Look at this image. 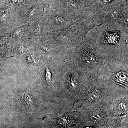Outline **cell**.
I'll return each mask as SVG.
<instances>
[{
	"mask_svg": "<svg viewBox=\"0 0 128 128\" xmlns=\"http://www.w3.org/2000/svg\"><path fill=\"white\" fill-rule=\"evenodd\" d=\"M48 30V26L43 13L29 23L26 38L47 37Z\"/></svg>",
	"mask_w": 128,
	"mask_h": 128,
	"instance_id": "3",
	"label": "cell"
},
{
	"mask_svg": "<svg viewBox=\"0 0 128 128\" xmlns=\"http://www.w3.org/2000/svg\"><path fill=\"white\" fill-rule=\"evenodd\" d=\"M25 0H9V1L10 2V4L17 6L24 4Z\"/></svg>",
	"mask_w": 128,
	"mask_h": 128,
	"instance_id": "9",
	"label": "cell"
},
{
	"mask_svg": "<svg viewBox=\"0 0 128 128\" xmlns=\"http://www.w3.org/2000/svg\"><path fill=\"white\" fill-rule=\"evenodd\" d=\"M16 6L10 4L0 11V24L5 26L7 32L24 24L21 22L16 12Z\"/></svg>",
	"mask_w": 128,
	"mask_h": 128,
	"instance_id": "1",
	"label": "cell"
},
{
	"mask_svg": "<svg viewBox=\"0 0 128 128\" xmlns=\"http://www.w3.org/2000/svg\"><path fill=\"white\" fill-rule=\"evenodd\" d=\"M30 50L27 51V53L25 54L24 57V58L27 62L30 64H34L37 63L39 62V55L36 53L35 50H34V51H32L31 47L30 48Z\"/></svg>",
	"mask_w": 128,
	"mask_h": 128,
	"instance_id": "6",
	"label": "cell"
},
{
	"mask_svg": "<svg viewBox=\"0 0 128 128\" xmlns=\"http://www.w3.org/2000/svg\"><path fill=\"white\" fill-rule=\"evenodd\" d=\"M111 0H104V1L106 2V3H108V2H110L111 1Z\"/></svg>",
	"mask_w": 128,
	"mask_h": 128,
	"instance_id": "10",
	"label": "cell"
},
{
	"mask_svg": "<svg viewBox=\"0 0 128 128\" xmlns=\"http://www.w3.org/2000/svg\"><path fill=\"white\" fill-rule=\"evenodd\" d=\"M12 47L16 53L23 54L32 47V43L29 38H24L11 40Z\"/></svg>",
	"mask_w": 128,
	"mask_h": 128,
	"instance_id": "4",
	"label": "cell"
},
{
	"mask_svg": "<svg viewBox=\"0 0 128 128\" xmlns=\"http://www.w3.org/2000/svg\"><path fill=\"white\" fill-rule=\"evenodd\" d=\"M4 1V0H0V2H2V1Z\"/></svg>",
	"mask_w": 128,
	"mask_h": 128,
	"instance_id": "11",
	"label": "cell"
},
{
	"mask_svg": "<svg viewBox=\"0 0 128 128\" xmlns=\"http://www.w3.org/2000/svg\"><path fill=\"white\" fill-rule=\"evenodd\" d=\"M44 12V8L37 3L32 5L23 4L16 6V13L23 23H29L32 20L43 14Z\"/></svg>",
	"mask_w": 128,
	"mask_h": 128,
	"instance_id": "2",
	"label": "cell"
},
{
	"mask_svg": "<svg viewBox=\"0 0 128 128\" xmlns=\"http://www.w3.org/2000/svg\"><path fill=\"white\" fill-rule=\"evenodd\" d=\"M28 23H24L9 32L8 35L11 40H16L26 38V31Z\"/></svg>",
	"mask_w": 128,
	"mask_h": 128,
	"instance_id": "5",
	"label": "cell"
},
{
	"mask_svg": "<svg viewBox=\"0 0 128 128\" xmlns=\"http://www.w3.org/2000/svg\"><path fill=\"white\" fill-rule=\"evenodd\" d=\"M45 77L48 84H50L52 80V75L50 70L48 68L46 69Z\"/></svg>",
	"mask_w": 128,
	"mask_h": 128,
	"instance_id": "8",
	"label": "cell"
},
{
	"mask_svg": "<svg viewBox=\"0 0 128 128\" xmlns=\"http://www.w3.org/2000/svg\"><path fill=\"white\" fill-rule=\"evenodd\" d=\"M84 58L86 62L90 64L95 63L96 62V59L93 54L90 52H88L84 54Z\"/></svg>",
	"mask_w": 128,
	"mask_h": 128,
	"instance_id": "7",
	"label": "cell"
}]
</instances>
